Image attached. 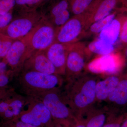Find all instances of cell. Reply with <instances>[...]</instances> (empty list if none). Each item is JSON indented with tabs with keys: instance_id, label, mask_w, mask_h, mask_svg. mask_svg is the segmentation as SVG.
<instances>
[{
	"instance_id": "9",
	"label": "cell",
	"mask_w": 127,
	"mask_h": 127,
	"mask_svg": "<svg viewBox=\"0 0 127 127\" xmlns=\"http://www.w3.org/2000/svg\"><path fill=\"white\" fill-rule=\"evenodd\" d=\"M28 109L21 116L22 122L39 127L49 122L52 116L43 102L36 98L28 97Z\"/></svg>"
},
{
	"instance_id": "34",
	"label": "cell",
	"mask_w": 127,
	"mask_h": 127,
	"mask_svg": "<svg viewBox=\"0 0 127 127\" xmlns=\"http://www.w3.org/2000/svg\"><path fill=\"white\" fill-rule=\"evenodd\" d=\"M122 53L125 57L126 62H127V45L125 46L124 48Z\"/></svg>"
},
{
	"instance_id": "17",
	"label": "cell",
	"mask_w": 127,
	"mask_h": 127,
	"mask_svg": "<svg viewBox=\"0 0 127 127\" xmlns=\"http://www.w3.org/2000/svg\"><path fill=\"white\" fill-rule=\"evenodd\" d=\"M109 114V111L105 105L99 106H96L95 104L85 114L87 116L85 126L86 127H102Z\"/></svg>"
},
{
	"instance_id": "2",
	"label": "cell",
	"mask_w": 127,
	"mask_h": 127,
	"mask_svg": "<svg viewBox=\"0 0 127 127\" xmlns=\"http://www.w3.org/2000/svg\"><path fill=\"white\" fill-rule=\"evenodd\" d=\"M25 70L18 79L19 86L28 97H36L46 92L59 89L62 84L61 76L58 74Z\"/></svg>"
},
{
	"instance_id": "38",
	"label": "cell",
	"mask_w": 127,
	"mask_h": 127,
	"mask_svg": "<svg viewBox=\"0 0 127 127\" xmlns=\"http://www.w3.org/2000/svg\"><path fill=\"white\" fill-rule=\"evenodd\" d=\"M53 0H42V2L44 1H51Z\"/></svg>"
},
{
	"instance_id": "20",
	"label": "cell",
	"mask_w": 127,
	"mask_h": 127,
	"mask_svg": "<svg viewBox=\"0 0 127 127\" xmlns=\"http://www.w3.org/2000/svg\"><path fill=\"white\" fill-rule=\"evenodd\" d=\"M96 0H70V9L73 15H77L87 11Z\"/></svg>"
},
{
	"instance_id": "18",
	"label": "cell",
	"mask_w": 127,
	"mask_h": 127,
	"mask_svg": "<svg viewBox=\"0 0 127 127\" xmlns=\"http://www.w3.org/2000/svg\"><path fill=\"white\" fill-rule=\"evenodd\" d=\"M87 49L91 57L92 55H96L97 56H103L116 51L114 45L107 43L98 38L87 45Z\"/></svg>"
},
{
	"instance_id": "25",
	"label": "cell",
	"mask_w": 127,
	"mask_h": 127,
	"mask_svg": "<svg viewBox=\"0 0 127 127\" xmlns=\"http://www.w3.org/2000/svg\"><path fill=\"white\" fill-rule=\"evenodd\" d=\"M70 12V9H67L52 18L57 30L63 26L71 18Z\"/></svg>"
},
{
	"instance_id": "8",
	"label": "cell",
	"mask_w": 127,
	"mask_h": 127,
	"mask_svg": "<svg viewBox=\"0 0 127 127\" xmlns=\"http://www.w3.org/2000/svg\"><path fill=\"white\" fill-rule=\"evenodd\" d=\"M34 98L41 100L50 111L52 117L56 119L66 120L73 114L59 89L46 92Z\"/></svg>"
},
{
	"instance_id": "19",
	"label": "cell",
	"mask_w": 127,
	"mask_h": 127,
	"mask_svg": "<svg viewBox=\"0 0 127 127\" xmlns=\"http://www.w3.org/2000/svg\"><path fill=\"white\" fill-rule=\"evenodd\" d=\"M118 15V11L113 12L105 18L93 23L85 32L82 39L98 35Z\"/></svg>"
},
{
	"instance_id": "28",
	"label": "cell",
	"mask_w": 127,
	"mask_h": 127,
	"mask_svg": "<svg viewBox=\"0 0 127 127\" xmlns=\"http://www.w3.org/2000/svg\"><path fill=\"white\" fill-rule=\"evenodd\" d=\"M15 5V0H0V14L12 11Z\"/></svg>"
},
{
	"instance_id": "35",
	"label": "cell",
	"mask_w": 127,
	"mask_h": 127,
	"mask_svg": "<svg viewBox=\"0 0 127 127\" xmlns=\"http://www.w3.org/2000/svg\"><path fill=\"white\" fill-rule=\"evenodd\" d=\"M74 127H86L85 126V124H82V123H79L77 125L75 126Z\"/></svg>"
},
{
	"instance_id": "39",
	"label": "cell",
	"mask_w": 127,
	"mask_h": 127,
	"mask_svg": "<svg viewBox=\"0 0 127 127\" xmlns=\"http://www.w3.org/2000/svg\"><path fill=\"white\" fill-rule=\"evenodd\" d=\"M61 127V126H59V127Z\"/></svg>"
},
{
	"instance_id": "15",
	"label": "cell",
	"mask_w": 127,
	"mask_h": 127,
	"mask_svg": "<svg viewBox=\"0 0 127 127\" xmlns=\"http://www.w3.org/2000/svg\"><path fill=\"white\" fill-rule=\"evenodd\" d=\"M122 74L110 75L98 80L96 86V103L105 102L120 81Z\"/></svg>"
},
{
	"instance_id": "27",
	"label": "cell",
	"mask_w": 127,
	"mask_h": 127,
	"mask_svg": "<svg viewBox=\"0 0 127 127\" xmlns=\"http://www.w3.org/2000/svg\"><path fill=\"white\" fill-rule=\"evenodd\" d=\"M15 6L24 8L31 7L32 10H34L35 7L39 5L42 2V0H15Z\"/></svg>"
},
{
	"instance_id": "4",
	"label": "cell",
	"mask_w": 127,
	"mask_h": 127,
	"mask_svg": "<svg viewBox=\"0 0 127 127\" xmlns=\"http://www.w3.org/2000/svg\"><path fill=\"white\" fill-rule=\"evenodd\" d=\"M57 30L42 18L26 36L22 38L32 54L45 51L55 42Z\"/></svg>"
},
{
	"instance_id": "16",
	"label": "cell",
	"mask_w": 127,
	"mask_h": 127,
	"mask_svg": "<svg viewBox=\"0 0 127 127\" xmlns=\"http://www.w3.org/2000/svg\"><path fill=\"white\" fill-rule=\"evenodd\" d=\"M127 19V16L118 15L110 24L98 34V38L107 43L114 45L120 36L123 25Z\"/></svg>"
},
{
	"instance_id": "24",
	"label": "cell",
	"mask_w": 127,
	"mask_h": 127,
	"mask_svg": "<svg viewBox=\"0 0 127 127\" xmlns=\"http://www.w3.org/2000/svg\"><path fill=\"white\" fill-rule=\"evenodd\" d=\"M14 41L0 33V58H5Z\"/></svg>"
},
{
	"instance_id": "1",
	"label": "cell",
	"mask_w": 127,
	"mask_h": 127,
	"mask_svg": "<svg viewBox=\"0 0 127 127\" xmlns=\"http://www.w3.org/2000/svg\"><path fill=\"white\" fill-rule=\"evenodd\" d=\"M99 76L84 72L67 82L63 94L73 113L79 118L96 103V86Z\"/></svg>"
},
{
	"instance_id": "40",
	"label": "cell",
	"mask_w": 127,
	"mask_h": 127,
	"mask_svg": "<svg viewBox=\"0 0 127 127\" xmlns=\"http://www.w3.org/2000/svg\"></svg>"
},
{
	"instance_id": "14",
	"label": "cell",
	"mask_w": 127,
	"mask_h": 127,
	"mask_svg": "<svg viewBox=\"0 0 127 127\" xmlns=\"http://www.w3.org/2000/svg\"><path fill=\"white\" fill-rule=\"evenodd\" d=\"M119 0H96L86 11L89 16L90 26L103 19L113 12Z\"/></svg>"
},
{
	"instance_id": "13",
	"label": "cell",
	"mask_w": 127,
	"mask_h": 127,
	"mask_svg": "<svg viewBox=\"0 0 127 127\" xmlns=\"http://www.w3.org/2000/svg\"><path fill=\"white\" fill-rule=\"evenodd\" d=\"M25 70L34 71L48 74H57L45 51L34 52L24 64Z\"/></svg>"
},
{
	"instance_id": "31",
	"label": "cell",
	"mask_w": 127,
	"mask_h": 127,
	"mask_svg": "<svg viewBox=\"0 0 127 127\" xmlns=\"http://www.w3.org/2000/svg\"><path fill=\"white\" fill-rule=\"evenodd\" d=\"M15 127H39L34 125L27 123L22 121H18L16 123L15 125Z\"/></svg>"
},
{
	"instance_id": "22",
	"label": "cell",
	"mask_w": 127,
	"mask_h": 127,
	"mask_svg": "<svg viewBox=\"0 0 127 127\" xmlns=\"http://www.w3.org/2000/svg\"><path fill=\"white\" fill-rule=\"evenodd\" d=\"M7 65L4 59L0 62V89L5 88L13 74L11 71H7Z\"/></svg>"
},
{
	"instance_id": "11",
	"label": "cell",
	"mask_w": 127,
	"mask_h": 127,
	"mask_svg": "<svg viewBox=\"0 0 127 127\" xmlns=\"http://www.w3.org/2000/svg\"><path fill=\"white\" fill-rule=\"evenodd\" d=\"M32 53L22 39L14 41L5 58L4 59L12 69L18 68L24 64L25 61Z\"/></svg>"
},
{
	"instance_id": "33",
	"label": "cell",
	"mask_w": 127,
	"mask_h": 127,
	"mask_svg": "<svg viewBox=\"0 0 127 127\" xmlns=\"http://www.w3.org/2000/svg\"><path fill=\"white\" fill-rule=\"evenodd\" d=\"M120 127H127V112L124 114V117Z\"/></svg>"
},
{
	"instance_id": "3",
	"label": "cell",
	"mask_w": 127,
	"mask_h": 127,
	"mask_svg": "<svg viewBox=\"0 0 127 127\" xmlns=\"http://www.w3.org/2000/svg\"><path fill=\"white\" fill-rule=\"evenodd\" d=\"M126 59L120 51H116L108 55L97 56L87 63V72L106 77L118 75L125 68Z\"/></svg>"
},
{
	"instance_id": "32",
	"label": "cell",
	"mask_w": 127,
	"mask_h": 127,
	"mask_svg": "<svg viewBox=\"0 0 127 127\" xmlns=\"http://www.w3.org/2000/svg\"><path fill=\"white\" fill-rule=\"evenodd\" d=\"M3 116L5 118L7 119H10L14 117V114L11 110L8 109L3 114Z\"/></svg>"
},
{
	"instance_id": "6",
	"label": "cell",
	"mask_w": 127,
	"mask_h": 127,
	"mask_svg": "<svg viewBox=\"0 0 127 127\" xmlns=\"http://www.w3.org/2000/svg\"><path fill=\"white\" fill-rule=\"evenodd\" d=\"M90 26L88 13L73 16L67 22L57 30L54 42L69 45L80 41Z\"/></svg>"
},
{
	"instance_id": "26",
	"label": "cell",
	"mask_w": 127,
	"mask_h": 127,
	"mask_svg": "<svg viewBox=\"0 0 127 127\" xmlns=\"http://www.w3.org/2000/svg\"><path fill=\"white\" fill-rule=\"evenodd\" d=\"M124 114L110 112L108 122L105 123L102 127H120L123 119Z\"/></svg>"
},
{
	"instance_id": "37",
	"label": "cell",
	"mask_w": 127,
	"mask_h": 127,
	"mask_svg": "<svg viewBox=\"0 0 127 127\" xmlns=\"http://www.w3.org/2000/svg\"><path fill=\"white\" fill-rule=\"evenodd\" d=\"M5 89V88L0 89V95L1 94V93H2V92L4 91V89Z\"/></svg>"
},
{
	"instance_id": "21",
	"label": "cell",
	"mask_w": 127,
	"mask_h": 127,
	"mask_svg": "<svg viewBox=\"0 0 127 127\" xmlns=\"http://www.w3.org/2000/svg\"><path fill=\"white\" fill-rule=\"evenodd\" d=\"M13 91L11 95L8 109L12 111L14 117L19 116L25 104V99L18 95L14 94Z\"/></svg>"
},
{
	"instance_id": "29",
	"label": "cell",
	"mask_w": 127,
	"mask_h": 127,
	"mask_svg": "<svg viewBox=\"0 0 127 127\" xmlns=\"http://www.w3.org/2000/svg\"><path fill=\"white\" fill-rule=\"evenodd\" d=\"M12 11L4 14H0V30L4 29L11 22L12 20Z\"/></svg>"
},
{
	"instance_id": "12",
	"label": "cell",
	"mask_w": 127,
	"mask_h": 127,
	"mask_svg": "<svg viewBox=\"0 0 127 127\" xmlns=\"http://www.w3.org/2000/svg\"><path fill=\"white\" fill-rule=\"evenodd\" d=\"M68 45L54 42L45 50L48 59L55 67L57 73L64 76L65 73L66 59Z\"/></svg>"
},
{
	"instance_id": "23",
	"label": "cell",
	"mask_w": 127,
	"mask_h": 127,
	"mask_svg": "<svg viewBox=\"0 0 127 127\" xmlns=\"http://www.w3.org/2000/svg\"><path fill=\"white\" fill-rule=\"evenodd\" d=\"M69 7L70 0H58L51 8L50 15L53 18L64 11L69 9Z\"/></svg>"
},
{
	"instance_id": "10",
	"label": "cell",
	"mask_w": 127,
	"mask_h": 127,
	"mask_svg": "<svg viewBox=\"0 0 127 127\" xmlns=\"http://www.w3.org/2000/svg\"><path fill=\"white\" fill-rule=\"evenodd\" d=\"M104 102L109 112L113 113H121L127 108V73L122 74L118 84Z\"/></svg>"
},
{
	"instance_id": "36",
	"label": "cell",
	"mask_w": 127,
	"mask_h": 127,
	"mask_svg": "<svg viewBox=\"0 0 127 127\" xmlns=\"http://www.w3.org/2000/svg\"><path fill=\"white\" fill-rule=\"evenodd\" d=\"M122 1L123 4L127 8V0H122Z\"/></svg>"
},
{
	"instance_id": "5",
	"label": "cell",
	"mask_w": 127,
	"mask_h": 127,
	"mask_svg": "<svg viewBox=\"0 0 127 127\" xmlns=\"http://www.w3.org/2000/svg\"><path fill=\"white\" fill-rule=\"evenodd\" d=\"M90 58L84 42L78 41L68 45L64 75L67 82L74 80L85 72L88 61Z\"/></svg>"
},
{
	"instance_id": "30",
	"label": "cell",
	"mask_w": 127,
	"mask_h": 127,
	"mask_svg": "<svg viewBox=\"0 0 127 127\" xmlns=\"http://www.w3.org/2000/svg\"><path fill=\"white\" fill-rule=\"evenodd\" d=\"M119 37L120 42L123 45L124 47L127 45V19L123 25Z\"/></svg>"
},
{
	"instance_id": "7",
	"label": "cell",
	"mask_w": 127,
	"mask_h": 127,
	"mask_svg": "<svg viewBox=\"0 0 127 127\" xmlns=\"http://www.w3.org/2000/svg\"><path fill=\"white\" fill-rule=\"evenodd\" d=\"M35 10L30 11L21 17L12 21L0 33L14 40L22 39L27 35L42 19Z\"/></svg>"
}]
</instances>
